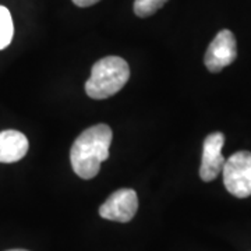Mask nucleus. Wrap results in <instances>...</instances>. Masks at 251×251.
Here are the masks:
<instances>
[{"label": "nucleus", "instance_id": "obj_1", "mask_svg": "<svg viewBox=\"0 0 251 251\" xmlns=\"http://www.w3.org/2000/svg\"><path fill=\"white\" fill-rule=\"evenodd\" d=\"M112 137V130L106 125L92 126L77 137L70 151L73 171L77 176L90 180L98 175L102 162L109 158Z\"/></svg>", "mask_w": 251, "mask_h": 251}, {"label": "nucleus", "instance_id": "obj_2", "mask_svg": "<svg viewBox=\"0 0 251 251\" xmlns=\"http://www.w3.org/2000/svg\"><path fill=\"white\" fill-rule=\"evenodd\" d=\"M130 78V67L117 56L103 57L92 66L91 77L85 82V92L92 99H106L117 94Z\"/></svg>", "mask_w": 251, "mask_h": 251}, {"label": "nucleus", "instance_id": "obj_3", "mask_svg": "<svg viewBox=\"0 0 251 251\" xmlns=\"http://www.w3.org/2000/svg\"><path fill=\"white\" fill-rule=\"evenodd\" d=\"M224 183L226 190L237 198L251 196V152L239 151L226 159L224 166Z\"/></svg>", "mask_w": 251, "mask_h": 251}, {"label": "nucleus", "instance_id": "obj_4", "mask_svg": "<svg viewBox=\"0 0 251 251\" xmlns=\"http://www.w3.org/2000/svg\"><path fill=\"white\" fill-rule=\"evenodd\" d=\"M237 57V44L233 32L229 29L219 31L205 52L204 63L211 73H219L230 66Z\"/></svg>", "mask_w": 251, "mask_h": 251}, {"label": "nucleus", "instance_id": "obj_5", "mask_svg": "<svg viewBox=\"0 0 251 251\" xmlns=\"http://www.w3.org/2000/svg\"><path fill=\"white\" fill-rule=\"evenodd\" d=\"M138 209V197L131 188H120L100 205L99 215L113 222H130Z\"/></svg>", "mask_w": 251, "mask_h": 251}, {"label": "nucleus", "instance_id": "obj_6", "mask_svg": "<svg viewBox=\"0 0 251 251\" xmlns=\"http://www.w3.org/2000/svg\"><path fill=\"white\" fill-rule=\"evenodd\" d=\"M225 135L219 131L206 135L202 147V159L200 166V177L204 181L215 180L224 171L226 159L222 155Z\"/></svg>", "mask_w": 251, "mask_h": 251}, {"label": "nucleus", "instance_id": "obj_7", "mask_svg": "<svg viewBox=\"0 0 251 251\" xmlns=\"http://www.w3.org/2000/svg\"><path fill=\"white\" fill-rule=\"evenodd\" d=\"M28 148V138L21 131H0V163H13L23 159L27 155Z\"/></svg>", "mask_w": 251, "mask_h": 251}, {"label": "nucleus", "instance_id": "obj_8", "mask_svg": "<svg viewBox=\"0 0 251 251\" xmlns=\"http://www.w3.org/2000/svg\"><path fill=\"white\" fill-rule=\"evenodd\" d=\"M13 35H14V25H13L11 14L9 9L0 6V50L11 44Z\"/></svg>", "mask_w": 251, "mask_h": 251}, {"label": "nucleus", "instance_id": "obj_9", "mask_svg": "<svg viewBox=\"0 0 251 251\" xmlns=\"http://www.w3.org/2000/svg\"><path fill=\"white\" fill-rule=\"evenodd\" d=\"M168 0H135L134 13L137 17H150L165 6Z\"/></svg>", "mask_w": 251, "mask_h": 251}, {"label": "nucleus", "instance_id": "obj_10", "mask_svg": "<svg viewBox=\"0 0 251 251\" xmlns=\"http://www.w3.org/2000/svg\"><path fill=\"white\" fill-rule=\"evenodd\" d=\"M99 0H73V3L78 7H90V6H94L97 4Z\"/></svg>", "mask_w": 251, "mask_h": 251}, {"label": "nucleus", "instance_id": "obj_11", "mask_svg": "<svg viewBox=\"0 0 251 251\" xmlns=\"http://www.w3.org/2000/svg\"><path fill=\"white\" fill-rule=\"evenodd\" d=\"M9 251H28V250H20V249H17V250H9Z\"/></svg>", "mask_w": 251, "mask_h": 251}]
</instances>
